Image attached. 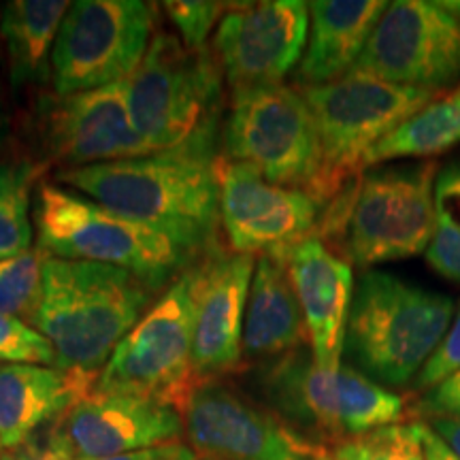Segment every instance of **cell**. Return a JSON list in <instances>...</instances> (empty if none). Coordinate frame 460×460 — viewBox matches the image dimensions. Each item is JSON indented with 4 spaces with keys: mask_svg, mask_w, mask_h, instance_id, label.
Wrapping results in <instances>:
<instances>
[{
    "mask_svg": "<svg viewBox=\"0 0 460 460\" xmlns=\"http://www.w3.org/2000/svg\"><path fill=\"white\" fill-rule=\"evenodd\" d=\"M335 460H427L420 424H388L329 447Z\"/></svg>",
    "mask_w": 460,
    "mask_h": 460,
    "instance_id": "27",
    "label": "cell"
},
{
    "mask_svg": "<svg viewBox=\"0 0 460 460\" xmlns=\"http://www.w3.org/2000/svg\"><path fill=\"white\" fill-rule=\"evenodd\" d=\"M230 99L222 156L252 166L275 186L312 197L320 172V141L303 92L278 84L234 92Z\"/></svg>",
    "mask_w": 460,
    "mask_h": 460,
    "instance_id": "10",
    "label": "cell"
},
{
    "mask_svg": "<svg viewBox=\"0 0 460 460\" xmlns=\"http://www.w3.org/2000/svg\"><path fill=\"white\" fill-rule=\"evenodd\" d=\"M192 348L194 298L188 267L119 341L94 393L139 396L181 413L197 388Z\"/></svg>",
    "mask_w": 460,
    "mask_h": 460,
    "instance_id": "9",
    "label": "cell"
},
{
    "mask_svg": "<svg viewBox=\"0 0 460 460\" xmlns=\"http://www.w3.org/2000/svg\"><path fill=\"white\" fill-rule=\"evenodd\" d=\"M258 384L273 413L288 427L335 444L396 424L405 413L401 394L379 386L354 367L320 369L312 352L303 348L269 362Z\"/></svg>",
    "mask_w": 460,
    "mask_h": 460,
    "instance_id": "7",
    "label": "cell"
},
{
    "mask_svg": "<svg viewBox=\"0 0 460 460\" xmlns=\"http://www.w3.org/2000/svg\"><path fill=\"white\" fill-rule=\"evenodd\" d=\"M220 224L230 250L245 256H286L318 233L322 207L307 192L275 186L252 166L220 158Z\"/></svg>",
    "mask_w": 460,
    "mask_h": 460,
    "instance_id": "15",
    "label": "cell"
},
{
    "mask_svg": "<svg viewBox=\"0 0 460 460\" xmlns=\"http://www.w3.org/2000/svg\"><path fill=\"white\" fill-rule=\"evenodd\" d=\"M352 73L437 92L460 79V20L439 0H394Z\"/></svg>",
    "mask_w": 460,
    "mask_h": 460,
    "instance_id": "13",
    "label": "cell"
},
{
    "mask_svg": "<svg viewBox=\"0 0 460 460\" xmlns=\"http://www.w3.org/2000/svg\"><path fill=\"white\" fill-rule=\"evenodd\" d=\"M154 288L124 269L45 256L43 286L28 320L56 352V369L96 390L119 341L149 307Z\"/></svg>",
    "mask_w": 460,
    "mask_h": 460,
    "instance_id": "2",
    "label": "cell"
},
{
    "mask_svg": "<svg viewBox=\"0 0 460 460\" xmlns=\"http://www.w3.org/2000/svg\"><path fill=\"white\" fill-rule=\"evenodd\" d=\"M183 433L199 458L314 460L324 446L288 427L278 413L247 401L220 379L200 382L181 410Z\"/></svg>",
    "mask_w": 460,
    "mask_h": 460,
    "instance_id": "14",
    "label": "cell"
},
{
    "mask_svg": "<svg viewBox=\"0 0 460 460\" xmlns=\"http://www.w3.org/2000/svg\"><path fill=\"white\" fill-rule=\"evenodd\" d=\"M71 3L11 0L0 7V43L13 88L51 82V54Z\"/></svg>",
    "mask_w": 460,
    "mask_h": 460,
    "instance_id": "23",
    "label": "cell"
},
{
    "mask_svg": "<svg viewBox=\"0 0 460 460\" xmlns=\"http://www.w3.org/2000/svg\"><path fill=\"white\" fill-rule=\"evenodd\" d=\"M427 262L441 278L460 284V163L441 166L435 180V228Z\"/></svg>",
    "mask_w": 460,
    "mask_h": 460,
    "instance_id": "26",
    "label": "cell"
},
{
    "mask_svg": "<svg viewBox=\"0 0 460 460\" xmlns=\"http://www.w3.org/2000/svg\"><path fill=\"white\" fill-rule=\"evenodd\" d=\"M32 132L39 163L45 166L82 169L152 154L132 122L124 82L75 94L39 96Z\"/></svg>",
    "mask_w": 460,
    "mask_h": 460,
    "instance_id": "12",
    "label": "cell"
},
{
    "mask_svg": "<svg viewBox=\"0 0 460 460\" xmlns=\"http://www.w3.org/2000/svg\"><path fill=\"white\" fill-rule=\"evenodd\" d=\"M43 261L41 250H28L0 261V314L31 320L41 296Z\"/></svg>",
    "mask_w": 460,
    "mask_h": 460,
    "instance_id": "28",
    "label": "cell"
},
{
    "mask_svg": "<svg viewBox=\"0 0 460 460\" xmlns=\"http://www.w3.org/2000/svg\"><path fill=\"white\" fill-rule=\"evenodd\" d=\"M416 411L429 420H454L460 422V371L452 373L435 388L427 390L416 402Z\"/></svg>",
    "mask_w": 460,
    "mask_h": 460,
    "instance_id": "32",
    "label": "cell"
},
{
    "mask_svg": "<svg viewBox=\"0 0 460 460\" xmlns=\"http://www.w3.org/2000/svg\"><path fill=\"white\" fill-rule=\"evenodd\" d=\"M3 362L56 367V352L26 320L0 314V365Z\"/></svg>",
    "mask_w": 460,
    "mask_h": 460,
    "instance_id": "29",
    "label": "cell"
},
{
    "mask_svg": "<svg viewBox=\"0 0 460 460\" xmlns=\"http://www.w3.org/2000/svg\"><path fill=\"white\" fill-rule=\"evenodd\" d=\"M298 90L318 128L320 172L312 199L322 211L365 175L371 149L437 96L433 90L390 84L362 73Z\"/></svg>",
    "mask_w": 460,
    "mask_h": 460,
    "instance_id": "6",
    "label": "cell"
},
{
    "mask_svg": "<svg viewBox=\"0 0 460 460\" xmlns=\"http://www.w3.org/2000/svg\"><path fill=\"white\" fill-rule=\"evenodd\" d=\"M309 3H233L217 24L214 54L230 94L284 84L307 48Z\"/></svg>",
    "mask_w": 460,
    "mask_h": 460,
    "instance_id": "16",
    "label": "cell"
},
{
    "mask_svg": "<svg viewBox=\"0 0 460 460\" xmlns=\"http://www.w3.org/2000/svg\"><path fill=\"white\" fill-rule=\"evenodd\" d=\"M254 269V256L216 250L190 264L197 384L228 376L243 362V324Z\"/></svg>",
    "mask_w": 460,
    "mask_h": 460,
    "instance_id": "18",
    "label": "cell"
},
{
    "mask_svg": "<svg viewBox=\"0 0 460 460\" xmlns=\"http://www.w3.org/2000/svg\"><path fill=\"white\" fill-rule=\"evenodd\" d=\"M181 413L130 394L92 393L45 429L43 444L65 460H101L180 441Z\"/></svg>",
    "mask_w": 460,
    "mask_h": 460,
    "instance_id": "17",
    "label": "cell"
},
{
    "mask_svg": "<svg viewBox=\"0 0 460 460\" xmlns=\"http://www.w3.org/2000/svg\"><path fill=\"white\" fill-rule=\"evenodd\" d=\"M427 424L460 456V422H454V420H429Z\"/></svg>",
    "mask_w": 460,
    "mask_h": 460,
    "instance_id": "36",
    "label": "cell"
},
{
    "mask_svg": "<svg viewBox=\"0 0 460 460\" xmlns=\"http://www.w3.org/2000/svg\"><path fill=\"white\" fill-rule=\"evenodd\" d=\"M386 7L384 0L309 3L307 48L295 73L298 88L331 84L352 73Z\"/></svg>",
    "mask_w": 460,
    "mask_h": 460,
    "instance_id": "21",
    "label": "cell"
},
{
    "mask_svg": "<svg viewBox=\"0 0 460 460\" xmlns=\"http://www.w3.org/2000/svg\"><path fill=\"white\" fill-rule=\"evenodd\" d=\"M460 143V84L435 96L371 149L365 169L399 158H433Z\"/></svg>",
    "mask_w": 460,
    "mask_h": 460,
    "instance_id": "24",
    "label": "cell"
},
{
    "mask_svg": "<svg viewBox=\"0 0 460 460\" xmlns=\"http://www.w3.org/2000/svg\"><path fill=\"white\" fill-rule=\"evenodd\" d=\"M452 318L450 296L371 269L354 286L343 356L379 386L402 388L416 382Z\"/></svg>",
    "mask_w": 460,
    "mask_h": 460,
    "instance_id": "4",
    "label": "cell"
},
{
    "mask_svg": "<svg viewBox=\"0 0 460 460\" xmlns=\"http://www.w3.org/2000/svg\"><path fill=\"white\" fill-rule=\"evenodd\" d=\"M224 73L214 49L192 51L158 31L124 82L132 122L152 152L181 146L220 122Z\"/></svg>",
    "mask_w": 460,
    "mask_h": 460,
    "instance_id": "8",
    "label": "cell"
},
{
    "mask_svg": "<svg viewBox=\"0 0 460 460\" xmlns=\"http://www.w3.org/2000/svg\"><path fill=\"white\" fill-rule=\"evenodd\" d=\"M281 258L301 303L314 362L326 371L341 369L356 286L352 264L318 234L301 241Z\"/></svg>",
    "mask_w": 460,
    "mask_h": 460,
    "instance_id": "19",
    "label": "cell"
},
{
    "mask_svg": "<svg viewBox=\"0 0 460 460\" xmlns=\"http://www.w3.org/2000/svg\"><path fill=\"white\" fill-rule=\"evenodd\" d=\"M220 122L181 146L107 164L60 169L56 183L113 214L154 228L190 258L214 250L220 233Z\"/></svg>",
    "mask_w": 460,
    "mask_h": 460,
    "instance_id": "1",
    "label": "cell"
},
{
    "mask_svg": "<svg viewBox=\"0 0 460 460\" xmlns=\"http://www.w3.org/2000/svg\"><path fill=\"white\" fill-rule=\"evenodd\" d=\"M94 386L43 365H0V454L26 446Z\"/></svg>",
    "mask_w": 460,
    "mask_h": 460,
    "instance_id": "20",
    "label": "cell"
},
{
    "mask_svg": "<svg viewBox=\"0 0 460 460\" xmlns=\"http://www.w3.org/2000/svg\"><path fill=\"white\" fill-rule=\"evenodd\" d=\"M48 166L34 158L0 160V261L32 250L34 190Z\"/></svg>",
    "mask_w": 460,
    "mask_h": 460,
    "instance_id": "25",
    "label": "cell"
},
{
    "mask_svg": "<svg viewBox=\"0 0 460 460\" xmlns=\"http://www.w3.org/2000/svg\"><path fill=\"white\" fill-rule=\"evenodd\" d=\"M456 371H460V303L456 312H454L452 324L446 332L444 341L437 348V352L430 356L424 369L420 371L413 386L420 393H427V390L435 388L437 384H441L446 377H450Z\"/></svg>",
    "mask_w": 460,
    "mask_h": 460,
    "instance_id": "31",
    "label": "cell"
},
{
    "mask_svg": "<svg viewBox=\"0 0 460 460\" xmlns=\"http://www.w3.org/2000/svg\"><path fill=\"white\" fill-rule=\"evenodd\" d=\"M314 460H335V458H331L329 454H324V456H318V458H314Z\"/></svg>",
    "mask_w": 460,
    "mask_h": 460,
    "instance_id": "39",
    "label": "cell"
},
{
    "mask_svg": "<svg viewBox=\"0 0 460 460\" xmlns=\"http://www.w3.org/2000/svg\"><path fill=\"white\" fill-rule=\"evenodd\" d=\"M200 460H211V458H200Z\"/></svg>",
    "mask_w": 460,
    "mask_h": 460,
    "instance_id": "40",
    "label": "cell"
},
{
    "mask_svg": "<svg viewBox=\"0 0 460 460\" xmlns=\"http://www.w3.org/2000/svg\"><path fill=\"white\" fill-rule=\"evenodd\" d=\"M160 7L164 9L171 24L181 34V43L192 51H203L207 49L211 31H214L216 24H220L230 3L172 0V3H163Z\"/></svg>",
    "mask_w": 460,
    "mask_h": 460,
    "instance_id": "30",
    "label": "cell"
},
{
    "mask_svg": "<svg viewBox=\"0 0 460 460\" xmlns=\"http://www.w3.org/2000/svg\"><path fill=\"white\" fill-rule=\"evenodd\" d=\"M101 460H200V458L188 444L171 441V444L146 447V450H137L130 454H122V456H111V458H101Z\"/></svg>",
    "mask_w": 460,
    "mask_h": 460,
    "instance_id": "33",
    "label": "cell"
},
{
    "mask_svg": "<svg viewBox=\"0 0 460 460\" xmlns=\"http://www.w3.org/2000/svg\"><path fill=\"white\" fill-rule=\"evenodd\" d=\"M37 250L65 261L99 262L124 269L160 290L177 279L194 258L164 234L122 217L82 192L39 181L32 199Z\"/></svg>",
    "mask_w": 460,
    "mask_h": 460,
    "instance_id": "5",
    "label": "cell"
},
{
    "mask_svg": "<svg viewBox=\"0 0 460 460\" xmlns=\"http://www.w3.org/2000/svg\"><path fill=\"white\" fill-rule=\"evenodd\" d=\"M439 3L444 4V9H447L452 15H456L460 20V0H439Z\"/></svg>",
    "mask_w": 460,
    "mask_h": 460,
    "instance_id": "38",
    "label": "cell"
},
{
    "mask_svg": "<svg viewBox=\"0 0 460 460\" xmlns=\"http://www.w3.org/2000/svg\"><path fill=\"white\" fill-rule=\"evenodd\" d=\"M309 343L303 309L281 256H258L243 324V358H279Z\"/></svg>",
    "mask_w": 460,
    "mask_h": 460,
    "instance_id": "22",
    "label": "cell"
},
{
    "mask_svg": "<svg viewBox=\"0 0 460 460\" xmlns=\"http://www.w3.org/2000/svg\"><path fill=\"white\" fill-rule=\"evenodd\" d=\"M7 137H9V109H7V101H4L3 79H0V149H3Z\"/></svg>",
    "mask_w": 460,
    "mask_h": 460,
    "instance_id": "37",
    "label": "cell"
},
{
    "mask_svg": "<svg viewBox=\"0 0 460 460\" xmlns=\"http://www.w3.org/2000/svg\"><path fill=\"white\" fill-rule=\"evenodd\" d=\"M0 460H65V458L58 456V454L51 452L49 447L39 439V437H34V439L28 441L26 446L17 447L13 452L0 454Z\"/></svg>",
    "mask_w": 460,
    "mask_h": 460,
    "instance_id": "35",
    "label": "cell"
},
{
    "mask_svg": "<svg viewBox=\"0 0 460 460\" xmlns=\"http://www.w3.org/2000/svg\"><path fill=\"white\" fill-rule=\"evenodd\" d=\"M158 4L143 0L71 3L51 54L56 94L126 82L158 32Z\"/></svg>",
    "mask_w": 460,
    "mask_h": 460,
    "instance_id": "11",
    "label": "cell"
},
{
    "mask_svg": "<svg viewBox=\"0 0 460 460\" xmlns=\"http://www.w3.org/2000/svg\"><path fill=\"white\" fill-rule=\"evenodd\" d=\"M418 424H420V435H422L424 456H427V460H460L458 454L454 452L452 447L447 446L427 422L424 424L418 422Z\"/></svg>",
    "mask_w": 460,
    "mask_h": 460,
    "instance_id": "34",
    "label": "cell"
},
{
    "mask_svg": "<svg viewBox=\"0 0 460 460\" xmlns=\"http://www.w3.org/2000/svg\"><path fill=\"white\" fill-rule=\"evenodd\" d=\"M433 160L369 171L322 211L318 237L360 269L427 254L435 228Z\"/></svg>",
    "mask_w": 460,
    "mask_h": 460,
    "instance_id": "3",
    "label": "cell"
}]
</instances>
